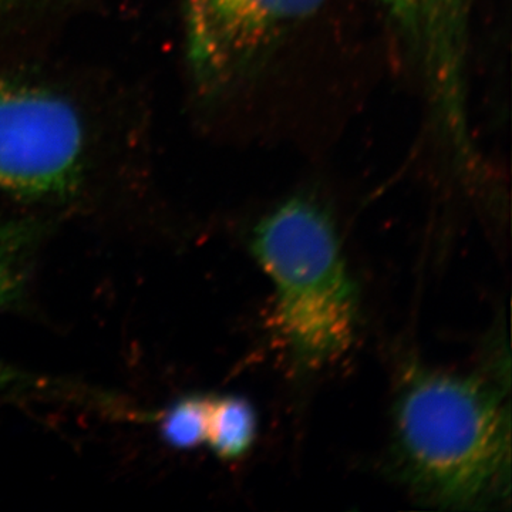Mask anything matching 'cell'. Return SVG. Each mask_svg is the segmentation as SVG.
Listing matches in <instances>:
<instances>
[{
  "label": "cell",
  "mask_w": 512,
  "mask_h": 512,
  "mask_svg": "<svg viewBox=\"0 0 512 512\" xmlns=\"http://www.w3.org/2000/svg\"><path fill=\"white\" fill-rule=\"evenodd\" d=\"M393 421L400 473L436 503H476L507 470L508 410L498 390L480 377L410 370Z\"/></svg>",
  "instance_id": "obj_1"
},
{
  "label": "cell",
  "mask_w": 512,
  "mask_h": 512,
  "mask_svg": "<svg viewBox=\"0 0 512 512\" xmlns=\"http://www.w3.org/2000/svg\"><path fill=\"white\" fill-rule=\"evenodd\" d=\"M252 252L275 286V332L296 365L318 369L343 355L355 336L357 291L328 214L292 198L259 222Z\"/></svg>",
  "instance_id": "obj_2"
},
{
  "label": "cell",
  "mask_w": 512,
  "mask_h": 512,
  "mask_svg": "<svg viewBox=\"0 0 512 512\" xmlns=\"http://www.w3.org/2000/svg\"><path fill=\"white\" fill-rule=\"evenodd\" d=\"M83 153L82 120L69 101L0 83V191L29 198L66 194Z\"/></svg>",
  "instance_id": "obj_3"
},
{
  "label": "cell",
  "mask_w": 512,
  "mask_h": 512,
  "mask_svg": "<svg viewBox=\"0 0 512 512\" xmlns=\"http://www.w3.org/2000/svg\"><path fill=\"white\" fill-rule=\"evenodd\" d=\"M328 0H188V50L211 83L248 72L285 33L313 18Z\"/></svg>",
  "instance_id": "obj_4"
},
{
  "label": "cell",
  "mask_w": 512,
  "mask_h": 512,
  "mask_svg": "<svg viewBox=\"0 0 512 512\" xmlns=\"http://www.w3.org/2000/svg\"><path fill=\"white\" fill-rule=\"evenodd\" d=\"M414 43H439L463 28L468 0H380Z\"/></svg>",
  "instance_id": "obj_5"
},
{
  "label": "cell",
  "mask_w": 512,
  "mask_h": 512,
  "mask_svg": "<svg viewBox=\"0 0 512 512\" xmlns=\"http://www.w3.org/2000/svg\"><path fill=\"white\" fill-rule=\"evenodd\" d=\"M40 232L28 222L0 221V311L25 295Z\"/></svg>",
  "instance_id": "obj_6"
},
{
  "label": "cell",
  "mask_w": 512,
  "mask_h": 512,
  "mask_svg": "<svg viewBox=\"0 0 512 512\" xmlns=\"http://www.w3.org/2000/svg\"><path fill=\"white\" fill-rule=\"evenodd\" d=\"M256 436V416L241 397L210 399L207 441L217 456L234 460L248 453Z\"/></svg>",
  "instance_id": "obj_7"
},
{
  "label": "cell",
  "mask_w": 512,
  "mask_h": 512,
  "mask_svg": "<svg viewBox=\"0 0 512 512\" xmlns=\"http://www.w3.org/2000/svg\"><path fill=\"white\" fill-rule=\"evenodd\" d=\"M208 397L191 396L178 400L161 417L160 433L168 446L191 450L207 441Z\"/></svg>",
  "instance_id": "obj_8"
},
{
  "label": "cell",
  "mask_w": 512,
  "mask_h": 512,
  "mask_svg": "<svg viewBox=\"0 0 512 512\" xmlns=\"http://www.w3.org/2000/svg\"><path fill=\"white\" fill-rule=\"evenodd\" d=\"M33 387H46L47 380L33 377L16 367L3 363L0 360V392H9V390L33 389Z\"/></svg>",
  "instance_id": "obj_9"
}]
</instances>
